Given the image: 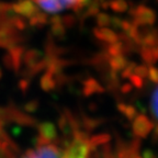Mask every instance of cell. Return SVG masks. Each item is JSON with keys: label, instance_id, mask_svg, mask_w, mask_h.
I'll use <instances>...</instances> for the list:
<instances>
[{"label": "cell", "instance_id": "obj_1", "mask_svg": "<svg viewBox=\"0 0 158 158\" xmlns=\"http://www.w3.org/2000/svg\"><path fill=\"white\" fill-rule=\"evenodd\" d=\"M79 134L72 143L65 148L54 144H39L35 148H31L21 158H87L89 153L88 139L82 138Z\"/></svg>", "mask_w": 158, "mask_h": 158}, {"label": "cell", "instance_id": "obj_2", "mask_svg": "<svg viewBox=\"0 0 158 158\" xmlns=\"http://www.w3.org/2000/svg\"><path fill=\"white\" fill-rule=\"evenodd\" d=\"M46 12L56 13L68 8H78L85 0H34Z\"/></svg>", "mask_w": 158, "mask_h": 158}, {"label": "cell", "instance_id": "obj_3", "mask_svg": "<svg viewBox=\"0 0 158 158\" xmlns=\"http://www.w3.org/2000/svg\"><path fill=\"white\" fill-rule=\"evenodd\" d=\"M154 127V124L149 121V118L147 116L143 115H136L133 122V132L136 136L138 137H146L148 134L151 133L152 130Z\"/></svg>", "mask_w": 158, "mask_h": 158}, {"label": "cell", "instance_id": "obj_4", "mask_svg": "<svg viewBox=\"0 0 158 158\" xmlns=\"http://www.w3.org/2000/svg\"><path fill=\"white\" fill-rule=\"evenodd\" d=\"M155 13L146 7H138L134 10V22L137 25H149L155 21Z\"/></svg>", "mask_w": 158, "mask_h": 158}, {"label": "cell", "instance_id": "obj_5", "mask_svg": "<svg viewBox=\"0 0 158 158\" xmlns=\"http://www.w3.org/2000/svg\"><path fill=\"white\" fill-rule=\"evenodd\" d=\"M12 10L22 17L31 18L36 13V8L31 0H21L12 6Z\"/></svg>", "mask_w": 158, "mask_h": 158}, {"label": "cell", "instance_id": "obj_6", "mask_svg": "<svg viewBox=\"0 0 158 158\" xmlns=\"http://www.w3.org/2000/svg\"><path fill=\"white\" fill-rule=\"evenodd\" d=\"M94 32L96 34L97 39L109 43V44H112V43L118 41V35L111 29H109L108 27H99L94 30Z\"/></svg>", "mask_w": 158, "mask_h": 158}, {"label": "cell", "instance_id": "obj_7", "mask_svg": "<svg viewBox=\"0 0 158 158\" xmlns=\"http://www.w3.org/2000/svg\"><path fill=\"white\" fill-rule=\"evenodd\" d=\"M40 137L45 139V141L49 142L52 141L53 138L56 137V131L53 124L51 123H44L40 126Z\"/></svg>", "mask_w": 158, "mask_h": 158}, {"label": "cell", "instance_id": "obj_8", "mask_svg": "<svg viewBox=\"0 0 158 158\" xmlns=\"http://www.w3.org/2000/svg\"><path fill=\"white\" fill-rule=\"evenodd\" d=\"M103 89L98 82L94 80V79H88L86 82H85L84 86V94L85 96H90L92 94H96V92H101Z\"/></svg>", "mask_w": 158, "mask_h": 158}, {"label": "cell", "instance_id": "obj_9", "mask_svg": "<svg viewBox=\"0 0 158 158\" xmlns=\"http://www.w3.org/2000/svg\"><path fill=\"white\" fill-rule=\"evenodd\" d=\"M41 87L45 91H49L55 88V79L51 73L47 72L41 79Z\"/></svg>", "mask_w": 158, "mask_h": 158}, {"label": "cell", "instance_id": "obj_10", "mask_svg": "<svg viewBox=\"0 0 158 158\" xmlns=\"http://www.w3.org/2000/svg\"><path fill=\"white\" fill-rule=\"evenodd\" d=\"M127 65L126 63V59L124 58L122 55H118V56H113L110 62V66L112 67V69L116 70V72H120V70H123L125 68V66Z\"/></svg>", "mask_w": 158, "mask_h": 158}, {"label": "cell", "instance_id": "obj_11", "mask_svg": "<svg viewBox=\"0 0 158 158\" xmlns=\"http://www.w3.org/2000/svg\"><path fill=\"white\" fill-rule=\"evenodd\" d=\"M118 109L120 110V112L124 114L128 120H134L137 115L136 113V109L132 106H126V104H118Z\"/></svg>", "mask_w": 158, "mask_h": 158}, {"label": "cell", "instance_id": "obj_12", "mask_svg": "<svg viewBox=\"0 0 158 158\" xmlns=\"http://www.w3.org/2000/svg\"><path fill=\"white\" fill-rule=\"evenodd\" d=\"M110 7L115 12H124L127 9V5L124 0H114L110 3Z\"/></svg>", "mask_w": 158, "mask_h": 158}, {"label": "cell", "instance_id": "obj_13", "mask_svg": "<svg viewBox=\"0 0 158 158\" xmlns=\"http://www.w3.org/2000/svg\"><path fill=\"white\" fill-rule=\"evenodd\" d=\"M47 22V19L43 13L36 12L33 17L30 18V24L31 25H42Z\"/></svg>", "mask_w": 158, "mask_h": 158}, {"label": "cell", "instance_id": "obj_14", "mask_svg": "<svg viewBox=\"0 0 158 158\" xmlns=\"http://www.w3.org/2000/svg\"><path fill=\"white\" fill-rule=\"evenodd\" d=\"M122 51H123V46H122L121 43H118V41L112 43V44H110V46H109V48H108V53L111 55L112 57L121 55Z\"/></svg>", "mask_w": 158, "mask_h": 158}, {"label": "cell", "instance_id": "obj_15", "mask_svg": "<svg viewBox=\"0 0 158 158\" xmlns=\"http://www.w3.org/2000/svg\"><path fill=\"white\" fill-rule=\"evenodd\" d=\"M97 23L99 27H108L111 23V18L104 13H99L97 15Z\"/></svg>", "mask_w": 158, "mask_h": 158}, {"label": "cell", "instance_id": "obj_16", "mask_svg": "<svg viewBox=\"0 0 158 158\" xmlns=\"http://www.w3.org/2000/svg\"><path fill=\"white\" fill-rule=\"evenodd\" d=\"M130 80H131V84L133 87H135V88H141L142 86H143V79L141 76H138V75L136 74H133L131 77H130Z\"/></svg>", "mask_w": 158, "mask_h": 158}, {"label": "cell", "instance_id": "obj_17", "mask_svg": "<svg viewBox=\"0 0 158 158\" xmlns=\"http://www.w3.org/2000/svg\"><path fill=\"white\" fill-rule=\"evenodd\" d=\"M148 78L153 82H158V68L154 66L148 67Z\"/></svg>", "mask_w": 158, "mask_h": 158}, {"label": "cell", "instance_id": "obj_18", "mask_svg": "<svg viewBox=\"0 0 158 158\" xmlns=\"http://www.w3.org/2000/svg\"><path fill=\"white\" fill-rule=\"evenodd\" d=\"M152 108H153V111L155 113L156 118H158V88L155 90L153 98H152Z\"/></svg>", "mask_w": 158, "mask_h": 158}, {"label": "cell", "instance_id": "obj_19", "mask_svg": "<svg viewBox=\"0 0 158 158\" xmlns=\"http://www.w3.org/2000/svg\"><path fill=\"white\" fill-rule=\"evenodd\" d=\"M135 64H132V65H126L125 68L123 69V72H122V76L124 78H130L132 75L134 74V70H135Z\"/></svg>", "mask_w": 158, "mask_h": 158}, {"label": "cell", "instance_id": "obj_20", "mask_svg": "<svg viewBox=\"0 0 158 158\" xmlns=\"http://www.w3.org/2000/svg\"><path fill=\"white\" fill-rule=\"evenodd\" d=\"M134 74L141 76L142 78H145L148 76V67L147 66H136Z\"/></svg>", "mask_w": 158, "mask_h": 158}, {"label": "cell", "instance_id": "obj_21", "mask_svg": "<svg viewBox=\"0 0 158 158\" xmlns=\"http://www.w3.org/2000/svg\"><path fill=\"white\" fill-rule=\"evenodd\" d=\"M13 24H15V27H18L19 30H22L23 27H24V22H23L22 20L20 19V18H18V19H15V21H13Z\"/></svg>", "mask_w": 158, "mask_h": 158}, {"label": "cell", "instance_id": "obj_22", "mask_svg": "<svg viewBox=\"0 0 158 158\" xmlns=\"http://www.w3.org/2000/svg\"><path fill=\"white\" fill-rule=\"evenodd\" d=\"M121 27H122V29H124L125 31H128V30L133 27V24H132V23H130L128 21H122Z\"/></svg>", "mask_w": 158, "mask_h": 158}, {"label": "cell", "instance_id": "obj_23", "mask_svg": "<svg viewBox=\"0 0 158 158\" xmlns=\"http://www.w3.org/2000/svg\"><path fill=\"white\" fill-rule=\"evenodd\" d=\"M132 88H133L132 84H125V85H123V87H122V92H124V94H127V92L131 91Z\"/></svg>", "mask_w": 158, "mask_h": 158}, {"label": "cell", "instance_id": "obj_24", "mask_svg": "<svg viewBox=\"0 0 158 158\" xmlns=\"http://www.w3.org/2000/svg\"><path fill=\"white\" fill-rule=\"evenodd\" d=\"M0 77H1V72H0Z\"/></svg>", "mask_w": 158, "mask_h": 158}]
</instances>
